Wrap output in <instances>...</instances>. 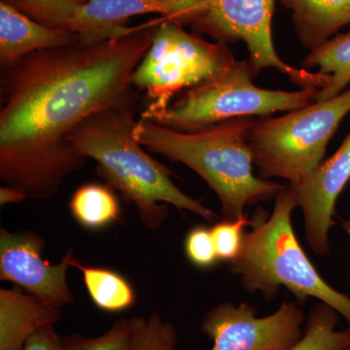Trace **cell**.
<instances>
[{
  "label": "cell",
  "instance_id": "obj_24",
  "mask_svg": "<svg viewBox=\"0 0 350 350\" xmlns=\"http://www.w3.org/2000/svg\"><path fill=\"white\" fill-rule=\"evenodd\" d=\"M185 252L195 266L208 269L219 261L211 230L197 227L189 232L185 239Z\"/></svg>",
  "mask_w": 350,
  "mask_h": 350
},
{
  "label": "cell",
  "instance_id": "obj_23",
  "mask_svg": "<svg viewBox=\"0 0 350 350\" xmlns=\"http://www.w3.org/2000/svg\"><path fill=\"white\" fill-rule=\"evenodd\" d=\"M252 221L244 214L236 220H223L213 226L211 230L219 260L232 262L241 252L244 228L251 226Z\"/></svg>",
  "mask_w": 350,
  "mask_h": 350
},
{
  "label": "cell",
  "instance_id": "obj_19",
  "mask_svg": "<svg viewBox=\"0 0 350 350\" xmlns=\"http://www.w3.org/2000/svg\"><path fill=\"white\" fill-rule=\"evenodd\" d=\"M338 312L326 304L308 313L303 337L288 350H350V326L338 330Z\"/></svg>",
  "mask_w": 350,
  "mask_h": 350
},
{
  "label": "cell",
  "instance_id": "obj_12",
  "mask_svg": "<svg viewBox=\"0 0 350 350\" xmlns=\"http://www.w3.org/2000/svg\"><path fill=\"white\" fill-rule=\"evenodd\" d=\"M206 0H89L68 25L83 44H94L126 36L131 18L159 14L176 20Z\"/></svg>",
  "mask_w": 350,
  "mask_h": 350
},
{
  "label": "cell",
  "instance_id": "obj_13",
  "mask_svg": "<svg viewBox=\"0 0 350 350\" xmlns=\"http://www.w3.org/2000/svg\"><path fill=\"white\" fill-rule=\"evenodd\" d=\"M81 43L75 32L52 29L32 20L0 1V61L1 66L39 52Z\"/></svg>",
  "mask_w": 350,
  "mask_h": 350
},
{
  "label": "cell",
  "instance_id": "obj_8",
  "mask_svg": "<svg viewBox=\"0 0 350 350\" xmlns=\"http://www.w3.org/2000/svg\"><path fill=\"white\" fill-rule=\"evenodd\" d=\"M275 0H206L174 22L220 43L243 41L258 72L273 68L301 88L322 89L330 76L289 66L275 49L271 33Z\"/></svg>",
  "mask_w": 350,
  "mask_h": 350
},
{
  "label": "cell",
  "instance_id": "obj_27",
  "mask_svg": "<svg viewBox=\"0 0 350 350\" xmlns=\"http://www.w3.org/2000/svg\"><path fill=\"white\" fill-rule=\"evenodd\" d=\"M345 229L350 234V218L349 220L345 221L344 224Z\"/></svg>",
  "mask_w": 350,
  "mask_h": 350
},
{
  "label": "cell",
  "instance_id": "obj_26",
  "mask_svg": "<svg viewBox=\"0 0 350 350\" xmlns=\"http://www.w3.org/2000/svg\"><path fill=\"white\" fill-rule=\"evenodd\" d=\"M27 195L20 189L5 185L0 188V204L6 206L10 204H19L27 200Z\"/></svg>",
  "mask_w": 350,
  "mask_h": 350
},
{
  "label": "cell",
  "instance_id": "obj_21",
  "mask_svg": "<svg viewBox=\"0 0 350 350\" xmlns=\"http://www.w3.org/2000/svg\"><path fill=\"white\" fill-rule=\"evenodd\" d=\"M133 337L131 350H175L177 332L158 312L150 317H131Z\"/></svg>",
  "mask_w": 350,
  "mask_h": 350
},
{
  "label": "cell",
  "instance_id": "obj_20",
  "mask_svg": "<svg viewBox=\"0 0 350 350\" xmlns=\"http://www.w3.org/2000/svg\"><path fill=\"white\" fill-rule=\"evenodd\" d=\"M52 29H68L71 19L89 0H0Z\"/></svg>",
  "mask_w": 350,
  "mask_h": 350
},
{
  "label": "cell",
  "instance_id": "obj_9",
  "mask_svg": "<svg viewBox=\"0 0 350 350\" xmlns=\"http://www.w3.org/2000/svg\"><path fill=\"white\" fill-rule=\"evenodd\" d=\"M305 321V313L292 301L264 317L250 304L224 303L204 314L200 330L213 340L211 350H288L303 337Z\"/></svg>",
  "mask_w": 350,
  "mask_h": 350
},
{
  "label": "cell",
  "instance_id": "obj_22",
  "mask_svg": "<svg viewBox=\"0 0 350 350\" xmlns=\"http://www.w3.org/2000/svg\"><path fill=\"white\" fill-rule=\"evenodd\" d=\"M133 324L131 319L114 322L109 330L96 338L73 334L62 338L63 350H131Z\"/></svg>",
  "mask_w": 350,
  "mask_h": 350
},
{
  "label": "cell",
  "instance_id": "obj_10",
  "mask_svg": "<svg viewBox=\"0 0 350 350\" xmlns=\"http://www.w3.org/2000/svg\"><path fill=\"white\" fill-rule=\"evenodd\" d=\"M45 241L33 232L0 229V278L25 288L29 294L63 308L75 301L68 282V269L78 260L69 250L59 264L44 259Z\"/></svg>",
  "mask_w": 350,
  "mask_h": 350
},
{
  "label": "cell",
  "instance_id": "obj_6",
  "mask_svg": "<svg viewBox=\"0 0 350 350\" xmlns=\"http://www.w3.org/2000/svg\"><path fill=\"white\" fill-rule=\"evenodd\" d=\"M349 112L350 88L283 116L255 119L248 135L253 162L264 178L299 183L323 162L329 142Z\"/></svg>",
  "mask_w": 350,
  "mask_h": 350
},
{
  "label": "cell",
  "instance_id": "obj_4",
  "mask_svg": "<svg viewBox=\"0 0 350 350\" xmlns=\"http://www.w3.org/2000/svg\"><path fill=\"white\" fill-rule=\"evenodd\" d=\"M275 199L269 217L260 213L252 221V230L244 234L241 252L230 269L250 293L271 297L283 285L300 303L312 297L330 306L350 326L349 297L320 276L295 234L292 213L297 204L289 186Z\"/></svg>",
  "mask_w": 350,
  "mask_h": 350
},
{
  "label": "cell",
  "instance_id": "obj_11",
  "mask_svg": "<svg viewBox=\"0 0 350 350\" xmlns=\"http://www.w3.org/2000/svg\"><path fill=\"white\" fill-rule=\"evenodd\" d=\"M349 180L350 133L331 158L299 183L289 184L305 217L306 241L320 256L328 253L336 202Z\"/></svg>",
  "mask_w": 350,
  "mask_h": 350
},
{
  "label": "cell",
  "instance_id": "obj_15",
  "mask_svg": "<svg viewBox=\"0 0 350 350\" xmlns=\"http://www.w3.org/2000/svg\"><path fill=\"white\" fill-rule=\"evenodd\" d=\"M291 11V19L301 45L319 48L350 25V0H278Z\"/></svg>",
  "mask_w": 350,
  "mask_h": 350
},
{
  "label": "cell",
  "instance_id": "obj_5",
  "mask_svg": "<svg viewBox=\"0 0 350 350\" xmlns=\"http://www.w3.org/2000/svg\"><path fill=\"white\" fill-rule=\"evenodd\" d=\"M257 73L250 59L236 61L220 75L184 92L162 111L142 113V119L172 130L195 131L227 120L295 111L315 103L317 88L262 89L253 83Z\"/></svg>",
  "mask_w": 350,
  "mask_h": 350
},
{
  "label": "cell",
  "instance_id": "obj_18",
  "mask_svg": "<svg viewBox=\"0 0 350 350\" xmlns=\"http://www.w3.org/2000/svg\"><path fill=\"white\" fill-rule=\"evenodd\" d=\"M76 268L82 271L90 298L100 310L120 312L135 305V293L133 286L116 271L83 266L79 262Z\"/></svg>",
  "mask_w": 350,
  "mask_h": 350
},
{
  "label": "cell",
  "instance_id": "obj_3",
  "mask_svg": "<svg viewBox=\"0 0 350 350\" xmlns=\"http://www.w3.org/2000/svg\"><path fill=\"white\" fill-rule=\"evenodd\" d=\"M254 120L244 117L179 131L140 118L135 135L147 150L194 170L217 195L224 220H236L246 206L268 202L285 187L253 174L248 135Z\"/></svg>",
  "mask_w": 350,
  "mask_h": 350
},
{
  "label": "cell",
  "instance_id": "obj_17",
  "mask_svg": "<svg viewBox=\"0 0 350 350\" xmlns=\"http://www.w3.org/2000/svg\"><path fill=\"white\" fill-rule=\"evenodd\" d=\"M73 218L88 230L105 229L120 220L121 206L108 185L89 183L80 186L69 202Z\"/></svg>",
  "mask_w": 350,
  "mask_h": 350
},
{
  "label": "cell",
  "instance_id": "obj_14",
  "mask_svg": "<svg viewBox=\"0 0 350 350\" xmlns=\"http://www.w3.org/2000/svg\"><path fill=\"white\" fill-rule=\"evenodd\" d=\"M62 308L34 295L16 289H0V350H22L27 340L41 329L54 326Z\"/></svg>",
  "mask_w": 350,
  "mask_h": 350
},
{
  "label": "cell",
  "instance_id": "obj_7",
  "mask_svg": "<svg viewBox=\"0 0 350 350\" xmlns=\"http://www.w3.org/2000/svg\"><path fill=\"white\" fill-rule=\"evenodd\" d=\"M236 61L227 44L208 42L178 23L157 19L150 48L131 76L133 86L148 100L142 113L162 111L175 94L215 77Z\"/></svg>",
  "mask_w": 350,
  "mask_h": 350
},
{
  "label": "cell",
  "instance_id": "obj_1",
  "mask_svg": "<svg viewBox=\"0 0 350 350\" xmlns=\"http://www.w3.org/2000/svg\"><path fill=\"white\" fill-rule=\"evenodd\" d=\"M156 19L120 38L39 51L1 66L0 179L48 200L86 165L68 137L94 113L137 94L131 76Z\"/></svg>",
  "mask_w": 350,
  "mask_h": 350
},
{
  "label": "cell",
  "instance_id": "obj_25",
  "mask_svg": "<svg viewBox=\"0 0 350 350\" xmlns=\"http://www.w3.org/2000/svg\"><path fill=\"white\" fill-rule=\"evenodd\" d=\"M22 350H63L62 337L57 335L54 326L45 327L32 335Z\"/></svg>",
  "mask_w": 350,
  "mask_h": 350
},
{
  "label": "cell",
  "instance_id": "obj_16",
  "mask_svg": "<svg viewBox=\"0 0 350 350\" xmlns=\"http://www.w3.org/2000/svg\"><path fill=\"white\" fill-rule=\"evenodd\" d=\"M301 66L319 68L320 73L330 76L328 84L319 90L315 101L330 100L342 93L350 84V31L337 34L310 51Z\"/></svg>",
  "mask_w": 350,
  "mask_h": 350
},
{
  "label": "cell",
  "instance_id": "obj_2",
  "mask_svg": "<svg viewBox=\"0 0 350 350\" xmlns=\"http://www.w3.org/2000/svg\"><path fill=\"white\" fill-rule=\"evenodd\" d=\"M138 94L123 103L94 113L68 137L71 149L92 159L96 172L113 190L135 204L142 224L162 226L172 204L214 221L217 216L200 200L189 197L172 182L170 170L144 151L135 135Z\"/></svg>",
  "mask_w": 350,
  "mask_h": 350
}]
</instances>
